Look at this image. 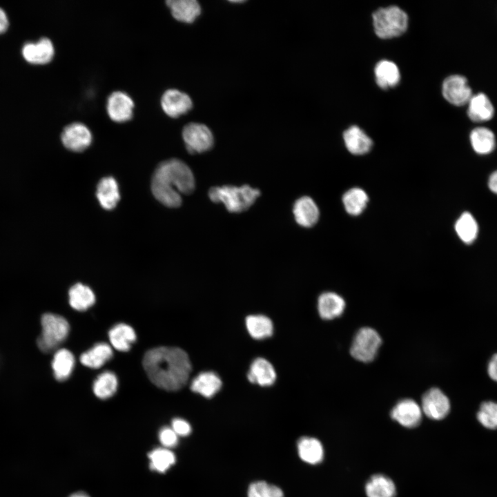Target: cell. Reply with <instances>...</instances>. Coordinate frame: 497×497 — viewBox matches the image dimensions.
<instances>
[{
    "label": "cell",
    "instance_id": "cell-6",
    "mask_svg": "<svg viewBox=\"0 0 497 497\" xmlns=\"http://www.w3.org/2000/svg\"><path fill=\"white\" fill-rule=\"evenodd\" d=\"M381 344V338L375 329L362 327L353 338L350 353L360 362H370L376 358Z\"/></svg>",
    "mask_w": 497,
    "mask_h": 497
},
{
    "label": "cell",
    "instance_id": "cell-1",
    "mask_svg": "<svg viewBox=\"0 0 497 497\" xmlns=\"http://www.w3.org/2000/svg\"><path fill=\"white\" fill-rule=\"evenodd\" d=\"M143 366L155 385L170 391L185 386L192 371L187 353L179 347H159L148 350L144 356Z\"/></svg>",
    "mask_w": 497,
    "mask_h": 497
},
{
    "label": "cell",
    "instance_id": "cell-22",
    "mask_svg": "<svg viewBox=\"0 0 497 497\" xmlns=\"http://www.w3.org/2000/svg\"><path fill=\"white\" fill-rule=\"evenodd\" d=\"M96 195L104 209L114 208L120 199L117 181L113 177L101 179L97 185Z\"/></svg>",
    "mask_w": 497,
    "mask_h": 497
},
{
    "label": "cell",
    "instance_id": "cell-7",
    "mask_svg": "<svg viewBox=\"0 0 497 497\" xmlns=\"http://www.w3.org/2000/svg\"><path fill=\"white\" fill-rule=\"evenodd\" d=\"M182 137L187 150L192 154L209 150L214 144L211 130L203 124L191 122L182 130Z\"/></svg>",
    "mask_w": 497,
    "mask_h": 497
},
{
    "label": "cell",
    "instance_id": "cell-21",
    "mask_svg": "<svg viewBox=\"0 0 497 497\" xmlns=\"http://www.w3.org/2000/svg\"><path fill=\"white\" fill-rule=\"evenodd\" d=\"M167 6L172 15L179 21L193 22L201 13V7L196 0H168Z\"/></svg>",
    "mask_w": 497,
    "mask_h": 497
},
{
    "label": "cell",
    "instance_id": "cell-4",
    "mask_svg": "<svg viewBox=\"0 0 497 497\" xmlns=\"http://www.w3.org/2000/svg\"><path fill=\"white\" fill-rule=\"evenodd\" d=\"M375 34L380 39H387L404 34L409 26V17L398 6L380 8L372 14Z\"/></svg>",
    "mask_w": 497,
    "mask_h": 497
},
{
    "label": "cell",
    "instance_id": "cell-33",
    "mask_svg": "<svg viewBox=\"0 0 497 497\" xmlns=\"http://www.w3.org/2000/svg\"><path fill=\"white\" fill-rule=\"evenodd\" d=\"M368 200L367 193L360 188H351L342 197L345 210L351 215H360L365 208Z\"/></svg>",
    "mask_w": 497,
    "mask_h": 497
},
{
    "label": "cell",
    "instance_id": "cell-31",
    "mask_svg": "<svg viewBox=\"0 0 497 497\" xmlns=\"http://www.w3.org/2000/svg\"><path fill=\"white\" fill-rule=\"evenodd\" d=\"M470 141L474 151L480 155L491 153L495 146L494 133L485 127L474 128L471 133Z\"/></svg>",
    "mask_w": 497,
    "mask_h": 497
},
{
    "label": "cell",
    "instance_id": "cell-30",
    "mask_svg": "<svg viewBox=\"0 0 497 497\" xmlns=\"http://www.w3.org/2000/svg\"><path fill=\"white\" fill-rule=\"evenodd\" d=\"M245 324L249 335L256 340L269 338L272 335L273 332V324L271 320L264 315L247 316Z\"/></svg>",
    "mask_w": 497,
    "mask_h": 497
},
{
    "label": "cell",
    "instance_id": "cell-19",
    "mask_svg": "<svg viewBox=\"0 0 497 497\" xmlns=\"http://www.w3.org/2000/svg\"><path fill=\"white\" fill-rule=\"evenodd\" d=\"M345 309V301L338 294L324 292L318 300V311L324 320H333L340 316Z\"/></svg>",
    "mask_w": 497,
    "mask_h": 497
},
{
    "label": "cell",
    "instance_id": "cell-20",
    "mask_svg": "<svg viewBox=\"0 0 497 497\" xmlns=\"http://www.w3.org/2000/svg\"><path fill=\"white\" fill-rule=\"evenodd\" d=\"M222 384V380L217 373L213 371H204L193 379L190 388L193 392L210 398L220 390Z\"/></svg>",
    "mask_w": 497,
    "mask_h": 497
},
{
    "label": "cell",
    "instance_id": "cell-10",
    "mask_svg": "<svg viewBox=\"0 0 497 497\" xmlns=\"http://www.w3.org/2000/svg\"><path fill=\"white\" fill-rule=\"evenodd\" d=\"M61 139L64 146L68 150L81 152L90 145L92 137L86 125L80 122H74L64 128Z\"/></svg>",
    "mask_w": 497,
    "mask_h": 497
},
{
    "label": "cell",
    "instance_id": "cell-32",
    "mask_svg": "<svg viewBox=\"0 0 497 497\" xmlns=\"http://www.w3.org/2000/svg\"><path fill=\"white\" fill-rule=\"evenodd\" d=\"M117 383V376L113 372L110 371H104L94 381L93 392L100 399L109 398L115 393Z\"/></svg>",
    "mask_w": 497,
    "mask_h": 497
},
{
    "label": "cell",
    "instance_id": "cell-16",
    "mask_svg": "<svg viewBox=\"0 0 497 497\" xmlns=\"http://www.w3.org/2000/svg\"><path fill=\"white\" fill-rule=\"evenodd\" d=\"M343 139L347 149L353 155H364L371 148V139L359 126L353 125L343 133Z\"/></svg>",
    "mask_w": 497,
    "mask_h": 497
},
{
    "label": "cell",
    "instance_id": "cell-13",
    "mask_svg": "<svg viewBox=\"0 0 497 497\" xmlns=\"http://www.w3.org/2000/svg\"><path fill=\"white\" fill-rule=\"evenodd\" d=\"M134 103L131 97L122 91L112 92L107 100L106 109L110 118L117 122L128 121L133 117Z\"/></svg>",
    "mask_w": 497,
    "mask_h": 497
},
{
    "label": "cell",
    "instance_id": "cell-24",
    "mask_svg": "<svg viewBox=\"0 0 497 497\" xmlns=\"http://www.w3.org/2000/svg\"><path fill=\"white\" fill-rule=\"evenodd\" d=\"M112 356L113 350L110 346L105 342H99L83 353L79 360L81 363L87 367L98 369L110 360Z\"/></svg>",
    "mask_w": 497,
    "mask_h": 497
},
{
    "label": "cell",
    "instance_id": "cell-12",
    "mask_svg": "<svg viewBox=\"0 0 497 497\" xmlns=\"http://www.w3.org/2000/svg\"><path fill=\"white\" fill-rule=\"evenodd\" d=\"M390 414L393 420L407 428L418 426L422 419L421 407L416 401L409 398L398 402Z\"/></svg>",
    "mask_w": 497,
    "mask_h": 497
},
{
    "label": "cell",
    "instance_id": "cell-25",
    "mask_svg": "<svg viewBox=\"0 0 497 497\" xmlns=\"http://www.w3.org/2000/svg\"><path fill=\"white\" fill-rule=\"evenodd\" d=\"M110 342L113 347L119 351H128L136 340L134 329L129 325L119 323L115 325L108 332Z\"/></svg>",
    "mask_w": 497,
    "mask_h": 497
},
{
    "label": "cell",
    "instance_id": "cell-28",
    "mask_svg": "<svg viewBox=\"0 0 497 497\" xmlns=\"http://www.w3.org/2000/svg\"><path fill=\"white\" fill-rule=\"evenodd\" d=\"M298 454L306 463L316 465L324 457V449L321 442L314 438L302 437L298 442Z\"/></svg>",
    "mask_w": 497,
    "mask_h": 497
},
{
    "label": "cell",
    "instance_id": "cell-27",
    "mask_svg": "<svg viewBox=\"0 0 497 497\" xmlns=\"http://www.w3.org/2000/svg\"><path fill=\"white\" fill-rule=\"evenodd\" d=\"M75 366V357L66 349H59L54 354L52 368L55 379L58 381L67 380Z\"/></svg>",
    "mask_w": 497,
    "mask_h": 497
},
{
    "label": "cell",
    "instance_id": "cell-42",
    "mask_svg": "<svg viewBox=\"0 0 497 497\" xmlns=\"http://www.w3.org/2000/svg\"><path fill=\"white\" fill-rule=\"evenodd\" d=\"M488 186L493 193L497 194V170L490 175L488 180Z\"/></svg>",
    "mask_w": 497,
    "mask_h": 497
},
{
    "label": "cell",
    "instance_id": "cell-26",
    "mask_svg": "<svg viewBox=\"0 0 497 497\" xmlns=\"http://www.w3.org/2000/svg\"><path fill=\"white\" fill-rule=\"evenodd\" d=\"M365 491L367 497H395L396 486L387 476L376 474L367 482Z\"/></svg>",
    "mask_w": 497,
    "mask_h": 497
},
{
    "label": "cell",
    "instance_id": "cell-8",
    "mask_svg": "<svg viewBox=\"0 0 497 497\" xmlns=\"http://www.w3.org/2000/svg\"><path fill=\"white\" fill-rule=\"evenodd\" d=\"M422 411L430 419L439 420L445 418L450 410L447 396L438 388H431L422 397Z\"/></svg>",
    "mask_w": 497,
    "mask_h": 497
},
{
    "label": "cell",
    "instance_id": "cell-34",
    "mask_svg": "<svg viewBox=\"0 0 497 497\" xmlns=\"http://www.w3.org/2000/svg\"><path fill=\"white\" fill-rule=\"evenodd\" d=\"M150 469L158 473H165L175 462V456L169 449L157 447L148 454Z\"/></svg>",
    "mask_w": 497,
    "mask_h": 497
},
{
    "label": "cell",
    "instance_id": "cell-29",
    "mask_svg": "<svg viewBox=\"0 0 497 497\" xmlns=\"http://www.w3.org/2000/svg\"><path fill=\"white\" fill-rule=\"evenodd\" d=\"M69 304L77 311H83L92 306L95 302V296L90 287L77 283L69 290Z\"/></svg>",
    "mask_w": 497,
    "mask_h": 497
},
{
    "label": "cell",
    "instance_id": "cell-9",
    "mask_svg": "<svg viewBox=\"0 0 497 497\" xmlns=\"http://www.w3.org/2000/svg\"><path fill=\"white\" fill-rule=\"evenodd\" d=\"M442 93L449 103L455 106H462L471 97L467 79L459 75H450L443 81Z\"/></svg>",
    "mask_w": 497,
    "mask_h": 497
},
{
    "label": "cell",
    "instance_id": "cell-23",
    "mask_svg": "<svg viewBox=\"0 0 497 497\" xmlns=\"http://www.w3.org/2000/svg\"><path fill=\"white\" fill-rule=\"evenodd\" d=\"M494 107L489 99L483 93L472 96L469 101L467 115L474 121L489 120L494 115Z\"/></svg>",
    "mask_w": 497,
    "mask_h": 497
},
{
    "label": "cell",
    "instance_id": "cell-39",
    "mask_svg": "<svg viewBox=\"0 0 497 497\" xmlns=\"http://www.w3.org/2000/svg\"><path fill=\"white\" fill-rule=\"evenodd\" d=\"M171 428L178 436H186L191 432L190 424L182 418H174L172 420Z\"/></svg>",
    "mask_w": 497,
    "mask_h": 497
},
{
    "label": "cell",
    "instance_id": "cell-11",
    "mask_svg": "<svg viewBox=\"0 0 497 497\" xmlns=\"http://www.w3.org/2000/svg\"><path fill=\"white\" fill-rule=\"evenodd\" d=\"M23 59L33 65L49 63L55 55V47L48 37H41L37 41H28L21 48Z\"/></svg>",
    "mask_w": 497,
    "mask_h": 497
},
{
    "label": "cell",
    "instance_id": "cell-38",
    "mask_svg": "<svg viewBox=\"0 0 497 497\" xmlns=\"http://www.w3.org/2000/svg\"><path fill=\"white\" fill-rule=\"evenodd\" d=\"M159 440L165 448H172L178 443V436L171 427H164L159 432Z\"/></svg>",
    "mask_w": 497,
    "mask_h": 497
},
{
    "label": "cell",
    "instance_id": "cell-15",
    "mask_svg": "<svg viewBox=\"0 0 497 497\" xmlns=\"http://www.w3.org/2000/svg\"><path fill=\"white\" fill-rule=\"evenodd\" d=\"M247 378L251 383L268 387L275 382L276 372L269 360L263 358H257L251 364Z\"/></svg>",
    "mask_w": 497,
    "mask_h": 497
},
{
    "label": "cell",
    "instance_id": "cell-17",
    "mask_svg": "<svg viewBox=\"0 0 497 497\" xmlns=\"http://www.w3.org/2000/svg\"><path fill=\"white\" fill-rule=\"evenodd\" d=\"M293 213L296 222L303 227H311L315 225L320 215L316 204L307 196L302 197L295 201Z\"/></svg>",
    "mask_w": 497,
    "mask_h": 497
},
{
    "label": "cell",
    "instance_id": "cell-5",
    "mask_svg": "<svg viewBox=\"0 0 497 497\" xmlns=\"http://www.w3.org/2000/svg\"><path fill=\"white\" fill-rule=\"evenodd\" d=\"M41 324L42 330L37 340V346L42 352L50 353L67 338L69 323L61 315L47 313L41 316Z\"/></svg>",
    "mask_w": 497,
    "mask_h": 497
},
{
    "label": "cell",
    "instance_id": "cell-35",
    "mask_svg": "<svg viewBox=\"0 0 497 497\" xmlns=\"http://www.w3.org/2000/svg\"><path fill=\"white\" fill-rule=\"evenodd\" d=\"M455 230L463 242L470 244L476 238L478 224L471 214L465 212L463 213L456 221Z\"/></svg>",
    "mask_w": 497,
    "mask_h": 497
},
{
    "label": "cell",
    "instance_id": "cell-37",
    "mask_svg": "<svg viewBox=\"0 0 497 497\" xmlns=\"http://www.w3.org/2000/svg\"><path fill=\"white\" fill-rule=\"evenodd\" d=\"M248 497H284V495L278 487L264 481H257L250 485Z\"/></svg>",
    "mask_w": 497,
    "mask_h": 497
},
{
    "label": "cell",
    "instance_id": "cell-43",
    "mask_svg": "<svg viewBox=\"0 0 497 497\" xmlns=\"http://www.w3.org/2000/svg\"><path fill=\"white\" fill-rule=\"evenodd\" d=\"M69 497H90L87 494L83 491H78L71 494Z\"/></svg>",
    "mask_w": 497,
    "mask_h": 497
},
{
    "label": "cell",
    "instance_id": "cell-2",
    "mask_svg": "<svg viewBox=\"0 0 497 497\" xmlns=\"http://www.w3.org/2000/svg\"><path fill=\"white\" fill-rule=\"evenodd\" d=\"M195 178L189 166L177 159L162 162L152 179L151 189L162 204L176 208L182 204L181 194H190L195 189Z\"/></svg>",
    "mask_w": 497,
    "mask_h": 497
},
{
    "label": "cell",
    "instance_id": "cell-14",
    "mask_svg": "<svg viewBox=\"0 0 497 497\" xmlns=\"http://www.w3.org/2000/svg\"><path fill=\"white\" fill-rule=\"evenodd\" d=\"M161 105L166 115L178 117L192 108L193 101L186 93L177 89H168L162 96Z\"/></svg>",
    "mask_w": 497,
    "mask_h": 497
},
{
    "label": "cell",
    "instance_id": "cell-36",
    "mask_svg": "<svg viewBox=\"0 0 497 497\" xmlns=\"http://www.w3.org/2000/svg\"><path fill=\"white\" fill-rule=\"evenodd\" d=\"M477 419L487 429H497V402L492 401L483 402L477 413Z\"/></svg>",
    "mask_w": 497,
    "mask_h": 497
},
{
    "label": "cell",
    "instance_id": "cell-3",
    "mask_svg": "<svg viewBox=\"0 0 497 497\" xmlns=\"http://www.w3.org/2000/svg\"><path fill=\"white\" fill-rule=\"evenodd\" d=\"M260 195V191L248 185L242 186H222L209 189L208 196L215 203H222L231 213H240L247 210Z\"/></svg>",
    "mask_w": 497,
    "mask_h": 497
},
{
    "label": "cell",
    "instance_id": "cell-18",
    "mask_svg": "<svg viewBox=\"0 0 497 497\" xmlns=\"http://www.w3.org/2000/svg\"><path fill=\"white\" fill-rule=\"evenodd\" d=\"M374 75L377 85L382 89L396 86L400 80L398 66L392 61L382 59L374 67Z\"/></svg>",
    "mask_w": 497,
    "mask_h": 497
},
{
    "label": "cell",
    "instance_id": "cell-41",
    "mask_svg": "<svg viewBox=\"0 0 497 497\" xmlns=\"http://www.w3.org/2000/svg\"><path fill=\"white\" fill-rule=\"evenodd\" d=\"M9 19L6 11L0 7V35L5 33L9 28Z\"/></svg>",
    "mask_w": 497,
    "mask_h": 497
},
{
    "label": "cell",
    "instance_id": "cell-40",
    "mask_svg": "<svg viewBox=\"0 0 497 497\" xmlns=\"http://www.w3.org/2000/svg\"><path fill=\"white\" fill-rule=\"evenodd\" d=\"M487 373L493 380L497 382V353H495L489 361Z\"/></svg>",
    "mask_w": 497,
    "mask_h": 497
}]
</instances>
